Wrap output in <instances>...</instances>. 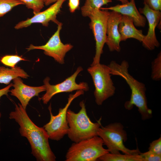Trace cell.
Returning <instances> with one entry per match:
<instances>
[{"label": "cell", "instance_id": "16", "mask_svg": "<svg viewBox=\"0 0 161 161\" xmlns=\"http://www.w3.org/2000/svg\"><path fill=\"white\" fill-rule=\"evenodd\" d=\"M135 26L132 18L128 16L122 15L118 27L121 41L133 38L142 42L145 35L143 34L142 30L137 29Z\"/></svg>", "mask_w": 161, "mask_h": 161}, {"label": "cell", "instance_id": "29", "mask_svg": "<svg viewBox=\"0 0 161 161\" xmlns=\"http://www.w3.org/2000/svg\"><path fill=\"white\" fill-rule=\"evenodd\" d=\"M58 0H42L44 5L47 6L53 4Z\"/></svg>", "mask_w": 161, "mask_h": 161}, {"label": "cell", "instance_id": "26", "mask_svg": "<svg viewBox=\"0 0 161 161\" xmlns=\"http://www.w3.org/2000/svg\"><path fill=\"white\" fill-rule=\"evenodd\" d=\"M145 3L151 9L155 11L161 10V0H144Z\"/></svg>", "mask_w": 161, "mask_h": 161}, {"label": "cell", "instance_id": "22", "mask_svg": "<svg viewBox=\"0 0 161 161\" xmlns=\"http://www.w3.org/2000/svg\"><path fill=\"white\" fill-rule=\"evenodd\" d=\"M21 61H27L24 58L17 55H7L2 57L0 61L4 65L13 68L16 64Z\"/></svg>", "mask_w": 161, "mask_h": 161}, {"label": "cell", "instance_id": "30", "mask_svg": "<svg viewBox=\"0 0 161 161\" xmlns=\"http://www.w3.org/2000/svg\"><path fill=\"white\" fill-rule=\"evenodd\" d=\"M120 1L122 4H124L128 2L129 1V0H117Z\"/></svg>", "mask_w": 161, "mask_h": 161}, {"label": "cell", "instance_id": "1", "mask_svg": "<svg viewBox=\"0 0 161 161\" xmlns=\"http://www.w3.org/2000/svg\"><path fill=\"white\" fill-rule=\"evenodd\" d=\"M9 118L19 126L21 135L27 139L32 154L38 161H55L56 157L50 147L48 135L43 127L37 126L31 120L26 109L21 104L15 103V110L10 112Z\"/></svg>", "mask_w": 161, "mask_h": 161}, {"label": "cell", "instance_id": "27", "mask_svg": "<svg viewBox=\"0 0 161 161\" xmlns=\"http://www.w3.org/2000/svg\"><path fill=\"white\" fill-rule=\"evenodd\" d=\"M80 0H69L68 6L70 12L73 13L79 7Z\"/></svg>", "mask_w": 161, "mask_h": 161}, {"label": "cell", "instance_id": "5", "mask_svg": "<svg viewBox=\"0 0 161 161\" xmlns=\"http://www.w3.org/2000/svg\"><path fill=\"white\" fill-rule=\"evenodd\" d=\"M97 135L102 140L104 145L107 148L109 152L113 154L120 153L130 155L139 154L138 149H130L125 147L123 142L127 140V134L123 125L116 122L99 128Z\"/></svg>", "mask_w": 161, "mask_h": 161}, {"label": "cell", "instance_id": "2", "mask_svg": "<svg viewBox=\"0 0 161 161\" xmlns=\"http://www.w3.org/2000/svg\"><path fill=\"white\" fill-rule=\"evenodd\" d=\"M108 66L111 75L122 78L131 89L130 98L125 103V108L130 110L135 106L138 108L142 120H146L150 118L152 116V111L147 106L145 85L137 80L129 73L128 62L124 60L120 64H118L115 61H112Z\"/></svg>", "mask_w": 161, "mask_h": 161}, {"label": "cell", "instance_id": "15", "mask_svg": "<svg viewBox=\"0 0 161 161\" xmlns=\"http://www.w3.org/2000/svg\"><path fill=\"white\" fill-rule=\"evenodd\" d=\"M100 9L114 11L128 16L132 19L134 24L137 27H144L145 25L146 19L137 9L134 0L108 7H101Z\"/></svg>", "mask_w": 161, "mask_h": 161}, {"label": "cell", "instance_id": "20", "mask_svg": "<svg viewBox=\"0 0 161 161\" xmlns=\"http://www.w3.org/2000/svg\"><path fill=\"white\" fill-rule=\"evenodd\" d=\"M24 4L20 0H0V17L4 16L15 7Z\"/></svg>", "mask_w": 161, "mask_h": 161}, {"label": "cell", "instance_id": "17", "mask_svg": "<svg viewBox=\"0 0 161 161\" xmlns=\"http://www.w3.org/2000/svg\"><path fill=\"white\" fill-rule=\"evenodd\" d=\"M29 76L20 67L16 66L9 69L0 66V83L9 84L14 79L20 77L27 78Z\"/></svg>", "mask_w": 161, "mask_h": 161}, {"label": "cell", "instance_id": "23", "mask_svg": "<svg viewBox=\"0 0 161 161\" xmlns=\"http://www.w3.org/2000/svg\"><path fill=\"white\" fill-rule=\"evenodd\" d=\"M26 7L32 10L34 15L41 11L44 6L42 0H20Z\"/></svg>", "mask_w": 161, "mask_h": 161}, {"label": "cell", "instance_id": "18", "mask_svg": "<svg viewBox=\"0 0 161 161\" xmlns=\"http://www.w3.org/2000/svg\"><path fill=\"white\" fill-rule=\"evenodd\" d=\"M112 1V0H85L81 8V14L83 17H88L94 10H100L103 6Z\"/></svg>", "mask_w": 161, "mask_h": 161}, {"label": "cell", "instance_id": "7", "mask_svg": "<svg viewBox=\"0 0 161 161\" xmlns=\"http://www.w3.org/2000/svg\"><path fill=\"white\" fill-rule=\"evenodd\" d=\"M84 93V91L78 90L74 94L69 95L66 105L64 108L59 109L58 114L56 115H53L51 105L49 106L48 109L50 120L43 127L47 131L49 139L58 141L67 134L69 128L67 117L68 108L74 99Z\"/></svg>", "mask_w": 161, "mask_h": 161}, {"label": "cell", "instance_id": "31", "mask_svg": "<svg viewBox=\"0 0 161 161\" xmlns=\"http://www.w3.org/2000/svg\"></svg>", "mask_w": 161, "mask_h": 161}, {"label": "cell", "instance_id": "8", "mask_svg": "<svg viewBox=\"0 0 161 161\" xmlns=\"http://www.w3.org/2000/svg\"><path fill=\"white\" fill-rule=\"evenodd\" d=\"M109 11L107 10L93 11L88 17L90 20V28L92 30L95 41V53L91 66L100 63L103 49L106 41V25Z\"/></svg>", "mask_w": 161, "mask_h": 161}, {"label": "cell", "instance_id": "11", "mask_svg": "<svg viewBox=\"0 0 161 161\" xmlns=\"http://www.w3.org/2000/svg\"><path fill=\"white\" fill-rule=\"evenodd\" d=\"M66 0H58L49 8L40 12L31 18L18 23L14 27L16 30L27 27L34 23H40L47 27L49 22L52 21L58 25L61 22L57 19V15L60 12L62 5Z\"/></svg>", "mask_w": 161, "mask_h": 161}, {"label": "cell", "instance_id": "25", "mask_svg": "<svg viewBox=\"0 0 161 161\" xmlns=\"http://www.w3.org/2000/svg\"><path fill=\"white\" fill-rule=\"evenodd\" d=\"M143 161H160L161 156L155 154L149 151L144 153H140Z\"/></svg>", "mask_w": 161, "mask_h": 161}, {"label": "cell", "instance_id": "24", "mask_svg": "<svg viewBox=\"0 0 161 161\" xmlns=\"http://www.w3.org/2000/svg\"><path fill=\"white\" fill-rule=\"evenodd\" d=\"M148 151L161 156V137L150 143Z\"/></svg>", "mask_w": 161, "mask_h": 161}, {"label": "cell", "instance_id": "28", "mask_svg": "<svg viewBox=\"0 0 161 161\" xmlns=\"http://www.w3.org/2000/svg\"><path fill=\"white\" fill-rule=\"evenodd\" d=\"M13 84L10 83L6 87L0 89V98L3 95H8V93L10 91V89L13 86ZM1 116V114L0 113V118Z\"/></svg>", "mask_w": 161, "mask_h": 161}, {"label": "cell", "instance_id": "3", "mask_svg": "<svg viewBox=\"0 0 161 161\" xmlns=\"http://www.w3.org/2000/svg\"><path fill=\"white\" fill-rule=\"evenodd\" d=\"M80 109L75 113L68 109L67 113L69 130L68 137L72 142L77 143L98 136L99 128L101 126V119L97 122H92L88 116L83 100L79 104Z\"/></svg>", "mask_w": 161, "mask_h": 161}, {"label": "cell", "instance_id": "10", "mask_svg": "<svg viewBox=\"0 0 161 161\" xmlns=\"http://www.w3.org/2000/svg\"><path fill=\"white\" fill-rule=\"evenodd\" d=\"M62 26V24L61 22L58 25L57 30L45 44L35 46L31 44L26 49L28 51L34 49L43 50L45 55L52 57L60 64H64L66 54L71 50L73 46L70 44H64L61 41L60 33Z\"/></svg>", "mask_w": 161, "mask_h": 161}, {"label": "cell", "instance_id": "9", "mask_svg": "<svg viewBox=\"0 0 161 161\" xmlns=\"http://www.w3.org/2000/svg\"><path fill=\"white\" fill-rule=\"evenodd\" d=\"M83 70L81 66L78 67L72 75L62 82L55 85H51L49 83L50 78L46 77L43 81L46 87V92L40 100L44 104H47L53 96L58 93L72 92L75 90H83L85 91L88 90L89 87L86 83L82 82L77 83L75 81L78 75Z\"/></svg>", "mask_w": 161, "mask_h": 161}, {"label": "cell", "instance_id": "6", "mask_svg": "<svg viewBox=\"0 0 161 161\" xmlns=\"http://www.w3.org/2000/svg\"><path fill=\"white\" fill-rule=\"evenodd\" d=\"M87 71L91 75L95 87L94 95L98 105L113 96L115 88L111 79L110 70L108 66L100 63L91 66Z\"/></svg>", "mask_w": 161, "mask_h": 161}, {"label": "cell", "instance_id": "19", "mask_svg": "<svg viewBox=\"0 0 161 161\" xmlns=\"http://www.w3.org/2000/svg\"><path fill=\"white\" fill-rule=\"evenodd\" d=\"M98 160L102 161H143L140 154H113L109 152L100 157Z\"/></svg>", "mask_w": 161, "mask_h": 161}, {"label": "cell", "instance_id": "21", "mask_svg": "<svg viewBox=\"0 0 161 161\" xmlns=\"http://www.w3.org/2000/svg\"><path fill=\"white\" fill-rule=\"evenodd\" d=\"M152 79L154 80L158 81L161 79V52H160L157 57L151 64Z\"/></svg>", "mask_w": 161, "mask_h": 161}, {"label": "cell", "instance_id": "14", "mask_svg": "<svg viewBox=\"0 0 161 161\" xmlns=\"http://www.w3.org/2000/svg\"><path fill=\"white\" fill-rule=\"evenodd\" d=\"M122 17V15L118 12L112 11H109L107 22L106 44L111 52H120L121 50V37L118 27Z\"/></svg>", "mask_w": 161, "mask_h": 161}, {"label": "cell", "instance_id": "12", "mask_svg": "<svg viewBox=\"0 0 161 161\" xmlns=\"http://www.w3.org/2000/svg\"><path fill=\"white\" fill-rule=\"evenodd\" d=\"M144 6L139 9L141 14H143L147 20L148 28L146 35L142 42L143 46L148 50H153L160 45L155 33L156 27L161 21V12L160 11H155L150 9L144 3Z\"/></svg>", "mask_w": 161, "mask_h": 161}, {"label": "cell", "instance_id": "4", "mask_svg": "<svg viewBox=\"0 0 161 161\" xmlns=\"http://www.w3.org/2000/svg\"><path fill=\"white\" fill-rule=\"evenodd\" d=\"M102 139L98 136L74 143L68 149L66 161H96L109 152L103 147Z\"/></svg>", "mask_w": 161, "mask_h": 161}, {"label": "cell", "instance_id": "13", "mask_svg": "<svg viewBox=\"0 0 161 161\" xmlns=\"http://www.w3.org/2000/svg\"><path fill=\"white\" fill-rule=\"evenodd\" d=\"M13 80V86L14 88L10 91V94L19 100L22 106L25 109L32 98L38 96L39 93L46 91L44 85L38 87L28 86L24 83L20 77H17Z\"/></svg>", "mask_w": 161, "mask_h": 161}]
</instances>
